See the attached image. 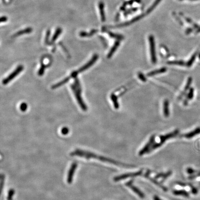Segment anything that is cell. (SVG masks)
Wrapping results in <instances>:
<instances>
[{
    "instance_id": "obj_1",
    "label": "cell",
    "mask_w": 200,
    "mask_h": 200,
    "mask_svg": "<svg viewBox=\"0 0 200 200\" xmlns=\"http://www.w3.org/2000/svg\"><path fill=\"white\" fill-rule=\"evenodd\" d=\"M81 157L87 159H97L99 160L100 161H102V162H107V163L108 162L109 163L112 164H115L116 166H121L128 167V168H130V167L133 168L134 167V166H132V165L123 164L122 163H120V162L114 160L112 159H109L108 157H102V156H99V155L93 153L85 151H82V152L81 153Z\"/></svg>"
},
{
    "instance_id": "obj_2",
    "label": "cell",
    "mask_w": 200,
    "mask_h": 200,
    "mask_svg": "<svg viewBox=\"0 0 200 200\" xmlns=\"http://www.w3.org/2000/svg\"><path fill=\"white\" fill-rule=\"evenodd\" d=\"M179 133V130L177 129L175 131H173V132L168 134H166L164 135L160 136L159 139L160 141L159 142L155 143L152 146V147L150 148V149L148 153H151L153 151L159 147H161L162 145H163L164 143L166 142V140H168L169 139L173 138L177 136Z\"/></svg>"
},
{
    "instance_id": "obj_3",
    "label": "cell",
    "mask_w": 200,
    "mask_h": 200,
    "mask_svg": "<svg viewBox=\"0 0 200 200\" xmlns=\"http://www.w3.org/2000/svg\"><path fill=\"white\" fill-rule=\"evenodd\" d=\"M72 91L74 93V95L75 96L76 98L77 102L78 103L79 105L80 106L81 109H82L83 111H87V106L86 105L85 102H83V99L81 96V93L82 91V88H78L76 87L75 84H72L71 85Z\"/></svg>"
},
{
    "instance_id": "obj_4",
    "label": "cell",
    "mask_w": 200,
    "mask_h": 200,
    "mask_svg": "<svg viewBox=\"0 0 200 200\" xmlns=\"http://www.w3.org/2000/svg\"><path fill=\"white\" fill-rule=\"evenodd\" d=\"M24 69V66L21 65H19L16 69L12 72L8 76H7L6 78L2 81V84L4 85H6L8 84L9 82H10L12 80H13L15 77L17 76L19 74L21 73V72L23 71Z\"/></svg>"
},
{
    "instance_id": "obj_5",
    "label": "cell",
    "mask_w": 200,
    "mask_h": 200,
    "mask_svg": "<svg viewBox=\"0 0 200 200\" xmlns=\"http://www.w3.org/2000/svg\"><path fill=\"white\" fill-rule=\"evenodd\" d=\"M143 174V170H139L137 172L135 173H127L123 174L119 176H116L113 178V181L115 182H118L120 181L126 179L129 177H134L140 176Z\"/></svg>"
},
{
    "instance_id": "obj_6",
    "label": "cell",
    "mask_w": 200,
    "mask_h": 200,
    "mask_svg": "<svg viewBox=\"0 0 200 200\" xmlns=\"http://www.w3.org/2000/svg\"><path fill=\"white\" fill-rule=\"evenodd\" d=\"M150 47L151 56V60L153 64H155L157 62L156 52L155 50V41L154 37L153 35H150L149 37Z\"/></svg>"
},
{
    "instance_id": "obj_7",
    "label": "cell",
    "mask_w": 200,
    "mask_h": 200,
    "mask_svg": "<svg viewBox=\"0 0 200 200\" xmlns=\"http://www.w3.org/2000/svg\"><path fill=\"white\" fill-rule=\"evenodd\" d=\"M155 138H156V135L155 134H153V135L151 136L148 142L146 144V145L143 147L142 149L139 152V155L140 156H141L144 154L148 153L150 149V148L152 147V146L154 144Z\"/></svg>"
},
{
    "instance_id": "obj_8",
    "label": "cell",
    "mask_w": 200,
    "mask_h": 200,
    "mask_svg": "<svg viewBox=\"0 0 200 200\" xmlns=\"http://www.w3.org/2000/svg\"><path fill=\"white\" fill-rule=\"evenodd\" d=\"M99 58V55L97 54H95L93 55L91 59L89 60L87 63L84 65L82 67H81L80 68L78 69V71L79 73H81L82 72L85 71L86 69L90 68L91 66H92L93 65L95 64L96 62L98 60Z\"/></svg>"
},
{
    "instance_id": "obj_9",
    "label": "cell",
    "mask_w": 200,
    "mask_h": 200,
    "mask_svg": "<svg viewBox=\"0 0 200 200\" xmlns=\"http://www.w3.org/2000/svg\"><path fill=\"white\" fill-rule=\"evenodd\" d=\"M126 186L129 188L131 190L135 193L138 196H139L140 198L143 199L145 198V195L143 193V192L140 190L138 188L134 186L133 184V180L129 181V182L126 183Z\"/></svg>"
},
{
    "instance_id": "obj_10",
    "label": "cell",
    "mask_w": 200,
    "mask_h": 200,
    "mask_svg": "<svg viewBox=\"0 0 200 200\" xmlns=\"http://www.w3.org/2000/svg\"><path fill=\"white\" fill-rule=\"evenodd\" d=\"M151 173V170H147V172L144 175V177L146 178H147L150 181L153 183L154 184H156V185H157V186L160 188L161 189L163 190L164 191H165V192L168 191V189L166 187L164 186L161 183H159V181H157L156 178H153V177H151L150 176V174Z\"/></svg>"
},
{
    "instance_id": "obj_11",
    "label": "cell",
    "mask_w": 200,
    "mask_h": 200,
    "mask_svg": "<svg viewBox=\"0 0 200 200\" xmlns=\"http://www.w3.org/2000/svg\"><path fill=\"white\" fill-rule=\"evenodd\" d=\"M77 166L78 164L76 163H74L73 164H72L71 168L69 169V171L68 173V175L67 177V182L68 184H70L72 183V179H73V176H74V174L75 173L76 170L77 168Z\"/></svg>"
},
{
    "instance_id": "obj_12",
    "label": "cell",
    "mask_w": 200,
    "mask_h": 200,
    "mask_svg": "<svg viewBox=\"0 0 200 200\" xmlns=\"http://www.w3.org/2000/svg\"><path fill=\"white\" fill-rule=\"evenodd\" d=\"M199 133H200V128L198 127V128H197V129L194 130L193 131L190 132L189 133H186V134L180 135V137H184V138H187V139H191L197 135H198Z\"/></svg>"
},
{
    "instance_id": "obj_13",
    "label": "cell",
    "mask_w": 200,
    "mask_h": 200,
    "mask_svg": "<svg viewBox=\"0 0 200 200\" xmlns=\"http://www.w3.org/2000/svg\"><path fill=\"white\" fill-rule=\"evenodd\" d=\"M100 13L101 14V20L102 22H104L106 20L105 14L104 12V4L103 2L100 1L98 4Z\"/></svg>"
},
{
    "instance_id": "obj_14",
    "label": "cell",
    "mask_w": 200,
    "mask_h": 200,
    "mask_svg": "<svg viewBox=\"0 0 200 200\" xmlns=\"http://www.w3.org/2000/svg\"><path fill=\"white\" fill-rule=\"evenodd\" d=\"M120 44V41H119V40L116 41L115 42L112 47L111 49V50L109 51V52L108 56H107V58H110L112 57L113 55L114 54L115 52L117 50V48L119 46Z\"/></svg>"
},
{
    "instance_id": "obj_15",
    "label": "cell",
    "mask_w": 200,
    "mask_h": 200,
    "mask_svg": "<svg viewBox=\"0 0 200 200\" xmlns=\"http://www.w3.org/2000/svg\"><path fill=\"white\" fill-rule=\"evenodd\" d=\"M71 79V78H69V76H68L67 78H65L64 80H62L61 81H60V82H58V83H56V84L53 85L52 86V89H57V88L61 87L63 85H65V83L68 82L69 81V80H70Z\"/></svg>"
},
{
    "instance_id": "obj_16",
    "label": "cell",
    "mask_w": 200,
    "mask_h": 200,
    "mask_svg": "<svg viewBox=\"0 0 200 200\" xmlns=\"http://www.w3.org/2000/svg\"><path fill=\"white\" fill-rule=\"evenodd\" d=\"M32 28L27 27L25 29H23V30H21L18 32H16V34L13 35V37H16L17 36H21L22 35L25 34H30L32 32Z\"/></svg>"
},
{
    "instance_id": "obj_17",
    "label": "cell",
    "mask_w": 200,
    "mask_h": 200,
    "mask_svg": "<svg viewBox=\"0 0 200 200\" xmlns=\"http://www.w3.org/2000/svg\"><path fill=\"white\" fill-rule=\"evenodd\" d=\"M62 32V29L61 28L58 27L56 29L55 32L53 34L52 38L51 39V44H52V45H53V43H54L55 41L57 40L58 36L61 34Z\"/></svg>"
},
{
    "instance_id": "obj_18",
    "label": "cell",
    "mask_w": 200,
    "mask_h": 200,
    "mask_svg": "<svg viewBox=\"0 0 200 200\" xmlns=\"http://www.w3.org/2000/svg\"><path fill=\"white\" fill-rule=\"evenodd\" d=\"M173 192L176 196H182L185 197H188L190 196L189 193L184 190H174Z\"/></svg>"
},
{
    "instance_id": "obj_19",
    "label": "cell",
    "mask_w": 200,
    "mask_h": 200,
    "mask_svg": "<svg viewBox=\"0 0 200 200\" xmlns=\"http://www.w3.org/2000/svg\"><path fill=\"white\" fill-rule=\"evenodd\" d=\"M166 71L167 69L165 68V67H164V68H162L157 69V70H156V71L150 72V73L147 74V76H153L156 75H157V74H160V73H164Z\"/></svg>"
},
{
    "instance_id": "obj_20",
    "label": "cell",
    "mask_w": 200,
    "mask_h": 200,
    "mask_svg": "<svg viewBox=\"0 0 200 200\" xmlns=\"http://www.w3.org/2000/svg\"><path fill=\"white\" fill-rule=\"evenodd\" d=\"M169 101L166 100L164 102V114L166 117H169L170 113L169 109Z\"/></svg>"
},
{
    "instance_id": "obj_21",
    "label": "cell",
    "mask_w": 200,
    "mask_h": 200,
    "mask_svg": "<svg viewBox=\"0 0 200 200\" xmlns=\"http://www.w3.org/2000/svg\"><path fill=\"white\" fill-rule=\"evenodd\" d=\"M97 32H98V30H96V29L92 30L90 32H87L84 31L81 32L79 34V35L82 37H90L95 34Z\"/></svg>"
},
{
    "instance_id": "obj_22",
    "label": "cell",
    "mask_w": 200,
    "mask_h": 200,
    "mask_svg": "<svg viewBox=\"0 0 200 200\" xmlns=\"http://www.w3.org/2000/svg\"><path fill=\"white\" fill-rule=\"evenodd\" d=\"M103 32H106L108 34H109V35L111 38H115V39H117V40H119V41H120V40H122V39H124V37L122 36V35L117 34H113V32H110L108 31L107 30H103L102 31Z\"/></svg>"
},
{
    "instance_id": "obj_23",
    "label": "cell",
    "mask_w": 200,
    "mask_h": 200,
    "mask_svg": "<svg viewBox=\"0 0 200 200\" xmlns=\"http://www.w3.org/2000/svg\"><path fill=\"white\" fill-rule=\"evenodd\" d=\"M110 98H111V100L113 102V106L115 107V109H119V104L118 103L117 96H116V95L115 94L112 93L110 96Z\"/></svg>"
},
{
    "instance_id": "obj_24",
    "label": "cell",
    "mask_w": 200,
    "mask_h": 200,
    "mask_svg": "<svg viewBox=\"0 0 200 200\" xmlns=\"http://www.w3.org/2000/svg\"><path fill=\"white\" fill-rule=\"evenodd\" d=\"M47 65H45L43 64V63L42 62L41 65V67L38 70V75L39 76H42L44 75V72H45V68L47 67Z\"/></svg>"
},
{
    "instance_id": "obj_25",
    "label": "cell",
    "mask_w": 200,
    "mask_h": 200,
    "mask_svg": "<svg viewBox=\"0 0 200 200\" xmlns=\"http://www.w3.org/2000/svg\"><path fill=\"white\" fill-rule=\"evenodd\" d=\"M192 79L191 77L189 78L187 82L186 85L185 86V89H184V91L183 92V94L181 95V96H180V97H181V96H183V95H184V93L189 89L190 86L191 85V82H192Z\"/></svg>"
},
{
    "instance_id": "obj_26",
    "label": "cell",
    "mask_w": 200,
    "mask_h": 200,
    "mask_svg": "<svg viewBox=\"0 0 200 200\" xmlns=\"http://www.w3.org/2000/svg\"><path fill=\"white\" fill-rule=\"evenodd\" d=\"M161 1V0H156L155 2L153 4V5L150 7V8L147 11V14H149L151 12H152V11L155 8V7H156L157 5L159 4V3Z\"/></svg>"
},
{
    "instance_id": "obj_27",
    "label": "cell",
    "mask_w": 200,
    "mask_h": 200,
    "mask_svg": "<svg viewBox=\"0 0 200 200\" xmlns=\"http://www.w3.org/2000/svg\"><path fill=\"white\" fill-rule=\"evenodd\" d=\"M169 65H184L185 63L183 61H169L167 63Z\"/></svg>"
},
{
    "instance_id": "obj_28",
    "label": "cell",
    "mask_w": 200,
    "mask_h": 200,
    "mask_svg": "<svg viewBox=\"0 0 200 200\" xmlns=\"http://www.w3.org/2000/svg\"><path fill=\"white\" fill-rule=\"evenodd\" d=\"M196 56H197V53H195V54L192 56L190 59L187 63V66L188 67H190L192 65V64H193L194 62L195 61V60L196 59Z\"/></svg>"
},
{
    "instance_id": "obj_29",
    "label": "cell",
    "mask_w": 200,
    "mask_h": 200,
    "mask_svg": "<svg viewBox=\"0 0 200 200\" xmlns=\"http://www.w3.org/2000/svg\"><path fill=\"white\" fill-rule=\"evenodd\" d=\"M50 34H51V31H50V29H49L47 31L46 33V35H45V43L47 45H50V42L49 41V37H50Z\"/></svg>"
},
{
    "instance_id": "obj_30",
    "label": "cell",
    "mask_w": 200,
    "mask_h": 200,
    "mask_svg": "<svg viewBox=\"0 0 200 200\" xmlns=\"http://www.w3.org/2000/svg\"><path fill=\"white\" fill-rule=\"evenodd\" d=\"M20 108L21 111H22V112H25L27 109V103L23 102L21 104Z\"/></svg>"
},
{
    "instance_id": "obj_31",
    "label": "cell",
    "mask_w": 200,
    "mask_h": 200,
    "mask_svg": "<svg viewBox=\"0 0 200 200\" xmlns=\"http://www.w3.org/2000/svg\"><path fill=\"white\" fill-rule=\"evenodd\" d=\"M138 76H139V79L140 80H141L143 82H146V78L142 73L139 72V74H138Z\"/></svg>"
},
{
    "instance_id": "obj_32",
    "label": "cell",
    "mask_w": 200,
    "mask_h": 200,
    "mask_svg": "<svg viewBox=\"0 0 200 200\" xmlns=\"http://www.w3.org/2000/svg\"><path fill=\"white\" fill-rule=\"evenodd\" d=\"M193 95L194 89L193 88H191V89H190L189 94L188 95L187 100H191L193 97Z\"/></svg>"
},
{
    "instance_id": "obj_33",
    "label": "cell",
    "mask_w": 200,
    "mask_h": 200,
    "mask_svg": "<svg viewBox=\"0 0 200 200\" xmlns=\"http://www.w3.org/2000/svg\"><path fill=\"white\" fill-rule=\"evenodd\" d=\"M79 73L78 71H74L72 72L71 73L70 76H69V78H75L78 76V75Z\"/></svg>"
},
{
    "instance_id": "obj_34",
    "label": "cell",
    "mask_w": 200,
    "mask_h": 200,
    "mask_svg": "<svg viewBox=\"0 0 200 200\" xmlns=\"http://www.w3.org/2000/svg\"><path fill=\"white\" fill-rule=\"evenodd\" d=\"M14 194V191L13 190H11L8 193V200H13V195Z\"/></svg>"
},
{
    "instance_id": "obj_35",
    "label": "cell",
    "mask_w": 200,
    "mask_h": 200,
    "mask_svg": "<svg viewBox=\"0 0 200 200\" xmlns=\"http://www.w3.org/2000/svg\"><path fill=\"white\" fill-rule=\"evenodd\" d=\"M69 132V130L67 128V127H65L64 128H63L61 130V133L63 134L64 135H66V134L68 133Z\"/></svg>"
},
{
    "instance_id": "obj_36",
    "label": "cell",
    "mask_w": 200,
    "mask_h": 200,
    "mask_svg": "<svg viewBox=\"0 0 200 200\" xmlns=\"http://www.w3.org/2000/svg\"><path fill=\"white\" fill-rule=\"evenodd\" d=\"M187 172L189 174H193L196 171L194 170V169H192L191 168H188L187 169Z\"/></svg>"
},
{
    "instance_id": "obj_37",
    "label": "cell",
    "mask_w": 200,
    "mask_h": 200,
    "mask_svg": "<svg viewBox=\"0 0 200 200\" xmlns=\"http://www.w3.org/2000/svg\"><path fill=\"white\" fill-rule=\"evenodd\" d=\"M8 21V18L5 16H2L1 18V21H0V22L2 23V22H6L7 21Z\"/></svg>"
},
{
    "instance_id": "obj_38",
    "label": "cell",
    "mask_w": 200,
    "mask_h": 200,
    "mask_svg": "<svg viewBox=\"0 0 200 200\" xmlns=\"http://www.w3.org/2000/svg\"><path fill=\"white\" fill-rule=\"evenodd\" d=\"M176 183H177V184L180 185V186L185 187L186 186H187L186 184H185V183H183V182H177Z\"/></svg>"
},
{
    "instance_id": "obj_39",
    "label": "cell",
    "mask_w": 200,
    "mask_h": 200,
    "mask_svg": "<svg viewBox=\"0 0 200 200\" xmlns=\"http://www.w3.org/2000/svg\"><path fill=\"white\" fill-rule=\"evenodd\" d=\"M191 192L193 194H197V190L195 188L192 187V189H191Z\"/></svg>"
},
{
    "instance_id": "obj_40",
    "label": "cell",
    "mask_w": 200,
    "mask_h": 200,
    "mask_svg": "<svg viewBox=\"0 0 200 200\" xmlns=\"http://www.w3.org/2000/svg\"><path fill=\"white\" fill-rule=\"evenodd\" d=\"M153 200H162V199H160V198L159 197H157V196H154L153 197Z\"/></svg>"
},
{
    "instance_id": "obj_41",
    "label": "cell",
    "mask_w": 200,
    "mask_h": 200,
    "mask_svg": "<svg viewBox=\"0 0 200 200\" xmlns=\"http://www.w3.org/2000/svg\"><path fill=\"white\" fill-rule=\"evenodd\" d=\"M192 31H193V29H192V28H189V29H188L187 30L186 32L187 34H189Z\"/></svg>"
},
{
    "instance_id": "obj_42",
    "label": "cell",
    "mask_w": 200,
    "mask_h": 200,
    "mask_svg": "<svg viewBox=\"0 0 200 200\" xmlns=\"http://www.w3.org/2000/svg\"><path fill=\"white\" fill-rule=\"evenodd\" d=\"M200 32V27L198 28V29L197 30V31H196V34H198V33H199V32Z\"/></svg>"
},
{
    "instance_id": "obj_43",
    "label": "cell",
    "mask_w": 200,
    "mask_h": 200,
    "mask_svg": "<svg viewBox=\"0 0 200 200\" xmlns=\"http://www.w3.org/2000/svg\"><path fill=\"white\" fill-rule=\"evenodd\" d=\"M133 10H137V8H135V9H133V10H130V11L133 12ZM129 13H130V11L129 12H126V14H129Z\"/></svg>"
},
{
    "instance_id": "obj_44",
    "label": "cell",
    "mask_w": 200,
    "mask_h": 200,
    "mask_svg": "<svg viewBox=\"0 0 200 200\" xmlns=\"http://www.w3.org/2000/svg\"><path fill=\"white\" fill-rule=\"evenodd\" d=\"M180 1H183V0H180ZM190 1H198V0H190Z\"/></svg>"
},
{
    "instance_id": "obj_45",
    "label": "cell",
    "mask_w": 200,
    "mask_h": 200,
    "mask_svg": "<svg viewBox=\"0 0 200 200\" xmlns=\"http://www.w3.org/2000/svg\"><path fill=\"white\" fill-rule=\"evenodd\" d=\"M12 1V0H10V1Z\"/></svg>"
}]
</instances>
